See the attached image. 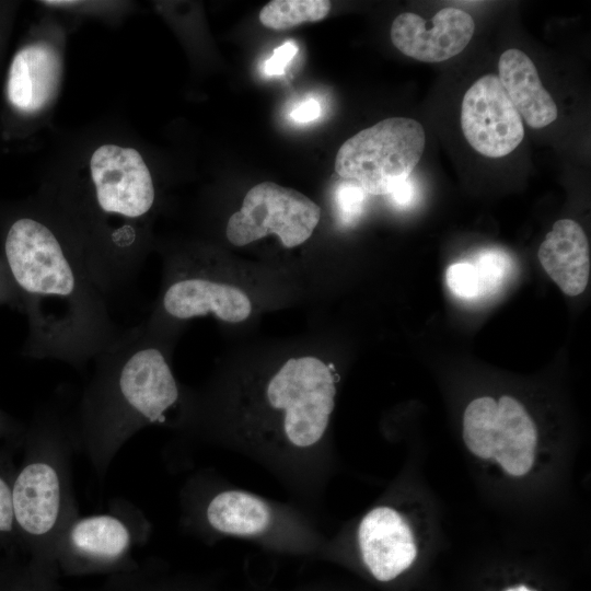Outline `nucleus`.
Instances as JSON below:
<instances>
[{
  "mask_svg": "<svg viewBox=\"0 0 591 591\" xmlns=\"http://www.w3.org/2000/svg\"><path fill=\"white\" fill-rule=\"evenodd\" d=\"M68 242L48 223L21 217L7 231L4 256L28 315V355L80 369L121 331L111 315L109 299Z\"/></svg>",
  "mask_w": 591,
  "mask_h": 591,
  "instance_id": "f257e3e1",
  "label": "nucleus"
},
{
  "mask_svg": "<svg viewBox=\"0 0 591 591\" xmlns=\"http://www.w3.org/2000/svg\"><path fill=\"white\" fill-rule=\"evenodd\" d=\"M174 334L144 323L121 331L95 359L93 374L71 408L78 452L103 480L121 448L140 430L187 409L171 364Z\"/></svg>",
  "mask_w": 591,
  "mask_h": 591,
  "instance_id": "f03ea898",
  "label": "nucleus"
},
{
  "mask_svg": "<svg viewBox=\"0 0 591 591\" xmlns=\"http://www.w3.org/2000/svg\"><path fill=\"white\" fill-rule=\"evenodd\" d=\"M21 445L12 488L20 555L57 570V542L80 514L72 474L78 449L65 397L57 395L36 410Z\"/></svg>",
  "mask_w": 591,
  "mask_h": 591,
  "instance_id": "7ed1b4c3",
  "label": "nucleus"
},
{
  "mask_svg": "<svg viewBox=\"0 0 591 591\" xmlns=\"http://www.w3.org/2000/svg\"><path fill=\"white\" fill-rule=\"evenodd\" d=\"M151 525L130 500L115 497L101 513L77 515L62 531L55 551L60 576H111L139 563L134 552L147 543Z\"/></svg>",
  "mask_w": 591,
  "mask_h": 591,
  "instance_id": "20e7f679",
  "label": "nucleus"
},
{
  "mask_svg": "<svg viewBox=\"0 0 591 591\" xmlns=\"http://www.w3.org/2000/svg\"><path fill=\"white\" fill-rule=\"evenodd\" d=\"M336 378L314 355L290 357L267 379L263 404L286 443L304 450L324 437L335 407Z\"/></svg>",
  "mask_w": 591,
  "mask_h": 591,
  "instance_id": "39448f33",
  "label": "nucleus"
},
{
  "mask_svg": "<svg viewBox=\"0 0 591 591\" xmlns=\"http://www.w3.org/2000/svg\"><path fill=\"white\" fill-rule=\"evenodd\" d=\"M253 301L242 288L224 280L206 257L179 254L169 257L161 292L147 326L177 334L182 324L212 315L228 324L247 321Z\"/></svg>",
  "mask_w": 591,
  "mask_h": 591,
  "instance_id": "423d86ee",
  "label": "nucleus"
},
{
  "mask_svg": "<svg viewBox=\"0 0 591 591\" xmlns=\"http://www.w3.org/2000/svg\"><path fill=\"white\" fill-rule=\"evenodd\" d=\"M426 144L422 126L413 118L390 117L346 140L335 159L336 173L366 193L387 196L407 179Z\"/></svg>",
  "mask_w": 591,
  "mask_h": 591,
  "instance_id": "0eeeda50",
  "label": "nucleus"
},
{
  "mask_svg": "<svg viewBox=\"0 0 591 591\" xmlns=\"http://www.w3.org/2000/svg\"><path fill=\"white\" fill-rule=\"evenodd\" d=\"M321 216V207L302 193L262 182L248 189L241 208L228 219L225 236L241 247L276 235L283 247L293 248L312 236Z\"/></svg>",
  "mask_w": 591,
  "mask_h": 591,
  "instance_id": "6e6552de",
  "label": "nucleus"
},
{
  "mask_svg": "<svg viewBox=\"0 0 591 591\" xmlns=\"http://www.w3.org/2000/svg\"><path fill=\"white\" fill-rule=\"evenodd\" d=\"M90 167L97 210L124 220L142 248L131 223L144 218L155 201L152 177L142 157L132 148L104 144L93 152Z\"/></svg>",
  "mask_w": 591,
  "mask_h": 591,
  "instance_id": "1a4fd4ad",
  "label": "nucleus"
},
{
  "mask_svg": "<svg viewBox=\"0 0 591 591\" xmlns=\"http://www.w3.org/2000/svg\"><path fill=\"white\" fill-rule=\"evenodd\" d=\"M461 127L471 147L482 155L501 158L524 138L522 118L495 74H485L465 92Z\"/></svg>",
  "mask_w": 591,
  "mask_h": 591,
  "instance_id": "9d476101",
  "label": "nucleus"
},
{
  "mask_svg": "<svg viewBox=\"0 0 591 591\" xmlns=\"http://www.w3.org/2000/svg\"><path fill=\"white\" fill-rule=\"evenodd\" d=\"M475 30L472 16L456 8H443L426 21L412 12L398 14L391 40L405 56L422 62H440L459 55Z\"/></svg>",
  "mask_w": 591,
  "mask_h": 591,
  "instance_id": "9b49d317",
  "label": "nucleus"
},
{
  "mask_svg": "<svg viewBox=\"0 0 591 591\" xmlns=\"http://www.w3.org/2000/svg\"><path fill=\"white\" fill-rule=\"evenodd\" d=\"M358 542L363 563L379 581H390L416 559L413 532L399 512L376 507L361 520Z\"/></svg>",
  "mask_w": 591,
  "mask_h": 591,
  "instance_id": "f8f14e48",
  "label": "nucleus"
},
{
  "mask_svg": "<svg viewBox=\"0 0 591 591\" xmlns=\"http://www.w3.org/2000/svg\"><path fill=\"white\" fill-rule=\"evenodd\" d=\"M61 70V59L53 46L35 43L22 48L9 70L10 103L24 113L38 112L57 94Z\"/></svg>",
  "mask_w": 591,
  "mask_h": 591,
  "instance_id": "ddd939ff",
  "label": "nucleus"
},
{
  "mask_svg": "<svg viewBox=\"0 0 591 591\" xmlns=\"http://www.w3.org/2000/svg\"><path fill=\"white\" fill-rule=\"evenodd\" d=\"M538 260L568 296L584 291L590 275V255L587 235L579 223L561 219L554 223L538 248Z\"/></svg>",
  "mask_w": 591,
  "mask_h": 591,
  "instance_id": "4468645a",
  "label": "nucleus"
},
{
  "mask_svg": "<svg viewBox=\"0 0 591 591\" xmlns=\"http://www.w3.org/2000/svg\"><path fill=\"white\" fill-rule=\"evenodd\" d=\"M498 71L505 92L530 127L540 129L557 118V106L526 54L517 48L507 49L499 58Z\"/></svg>",
  "mask_w": 591,
  "mask_h": 591,
  "instance_id": "2eb2a0df",
  "label": "nucleus"
},
{
  "mask_svg": "<svg viewBox=\"0 0 591 591\" xmlns=\"http://www.w3.org/2000/svg\"><path fill=\"white\" fill-rule=\"evenodd\" d=\"M204 520L215 532L252 536L265 532L271 520L268 506L257 496L242 490H223L204 507Z\"/></svg>",
  "mask_w": 591,
  "mask_h": 591,
  "instance_id": "dca6fc26",
  "label": "nucleus"
},
{
  "mask_svg": "<svg viewBox=\"0 0 591 591\" xmlns=\"http://www.w3.org/2000/svg\"><path fill=\"white\" fill-rule=\"evenodd\" d=\"M59 572L20 555L0 554V591H59Z\"/></svg>",
  "mask_w": 591,
  "mask_h": 591,
  "instance_id": "f3484780",
  "label": "nucleus"
},
{
  "mask_svg": "<svg viewBox=\"0 0 591 591\" xmlns=\"http://www.w3.org/2000/svg\"><path fill=\"white\" fill-rule=\"evenodd\" d=\"M332 8L327 0H273L259 12L260 23L270 30L283 31L327 16Z\"/></svg>",
  "mask_w": 591,
  "mask_h": 591,
  "instance_id": "a211bd4d",
  "label": "nucleus"
},
{
  "mask_svg": "<svg viewBox=\"0 0 591 591\" xmlns=\"http://www.w3.org/2000/svg\"><path fill=\"white\" fill-rule=\"evenodd\" d=\"M12 447L14 445L0 444V554L2 555H20L12 502L16 467Z\"/></svg>",
  "mask_w": 591,
  "mask_h": 591,
  "instance_id": "6ab92c4d",
  "label": "nucleus"
},
{
  "mask_svg": "<svg viewBox=\"0 0 591 591\" xmlns=\"http://www.w3.org/2000/svg\"><path fill=\"white\" fill-rule=\"evenodd\" d=\"M90 591H187L163 576L150 563H139L128 571L106 576L96 588Z\"/></svg>",
  "mask_w": 591,
  "mask_h": 591,
  "instance_id": "aec40b11",
  "label": "nucleus"
},
{
  "mask_svg": "<svg viewBox=\"0 0 591 591\" xmlns=\"http://www.w3.org/2000/svg\"><path fill=\"white\" fill-rule=\"evenodd\" d=\"M474 265L482 289V297L495 294L510 276L513 264L510 256L499 248H484L474 255Z\"/></svg>",
  "mask_w": 591,
  "mask_h": 591,
  "instance_id": "412c9836",
  "label": "nucleus"
},
{
  "mask_svg": "<svg viewBox=\"0 0 591 591\" xmlns=\"http://www.w3.org/2000/svg\"><path fill=\"white\" fill-rule=\"evenodd\" d=\"M445 282L450 291L457 298L465 300L482 298L479 278L471 262H459L450 265L445 271Z\"/></svg>",
  "mask_w": 591,
  "mask_h": 591,
  "instance_id": "4be33fe9",
  "label": "nucleus"
},
{
  "mask_svg": "<svg viewBox=\"0 0 591 591\" xmlns=\"http://www.w3.org/2000/svg\"><path fill=\"white\" fill-rule=\"evenodd\" d=\"M366 192L351 182H343L336 189L335 202L340 220L348 224L361 215Z\"/></svg>",
  "mask_w": 591,
  "mask_h": 591,
  "instance_id": "5701e85b",
  "label": "nucleus"
},
{
  "mask_svg": "<svg viewBox=\"0 0 591 591\" xmlns=\"http://www.w3.org/2000/svg\"><path fill=\"white\" fill-rule=\"evenodd\" d=\"M298 45L294 40L285 42L275 48L273 55L266 60L264 70L268 76H280L285 72L287 65L298 53Z\"/></svg>",
  "mask_w": 591,
  "mask_h": 591,
  "instance_id": "b1692460",
  "label": "nucleus"
},
{
  "mask_svg": "<svg viewBox=\"0 0 591 591\" xmlns=\"http://www.w3.org/2000/svg\"><path fill=\"white\" fill-rule=\"evenodd\" d=\"M25 427L16 424L0 409V444L21 445Z\"/></svg>",
  "mask_w": 591,
  "mask_h": 591,
  "instance_id": "393cba45",
  "label": "nucleus"
},
{
  "mask_svg": "<svg viewBox=\"0 0 591 591\" xmlns=\"http://www.w3.org/2000/svg\"><path fill=\"white\" fill-rule=\"evenodd\" d=\"M393 204L397 207L405 208L412 205L415 197V186L412 179H407L397 184L387 195Z\"/></svg>",
  "mask_w": 591,
  "mask_h": 591,
  "instance_id": "a878e982",
  "label": "nucleus"
},
{
  "mask_svg": "<svg viewBox=\"0 0 591 591\" xmlns=\"http://www.w3.org/2000/svg\"><path fill=\"white\" fill-rule=\"evenodd\" d=\"M321 115V105L316 100L310 99L300 103L291 112L290 116L298 123H308L318 118Z\"/></svg>",
  "mask_w": 591,
  "mask_h": 591,
  "instance_id": "bb28decb",
  "label": "nucleus"
},
{
  "mask_svg": "<svg viewBox=\"0 0 591 591\" xmlns=\"http://www.w3.org/2000/svg\"><path fill=\"white\" fill-rule=\"evenodd\" d=\"M491 459H494L497 463H499L502 470L511 476L520 477V476L525 475V473L519 465L515 456L511 455L508 452H505V451L494 452Z\"/></svg>",
  "mask_w": 591,
  "mask_h": 591,
  "instance_id": "cd10ccee",
  "label": "nucleus"
},
{
  "mask_svg": "<svg viewBox=\"0 0 591 591\" xmlns=\"http://www.w3.org/2000/svg\"><path fill=\"white\" fill-rule=\"evenodd\" d=\"M12 288H14V286L11 281L7 265L0 267V300L10 298Z\"/></svg>",
  "mask_w": 591,
  "mask_h": 591,
  "instance_id": "c85d7f7f",
  "label": "nucleus"
},
{
  "mask_svg": "<svg viewBox=\"0 0 591 591\" xmlns=\"http://www.w3.org/2000/svg\"><path fill=\"white\" fill-rule=\"evenodd\" d=\"M505 591H535V590H532V589L528 588L524 584H520V586H517V587L508 588Z\"/></svg>",
  "mask_w": 591,
  "mask_h": 591,
  "instance_id": "c756f323",
  "label": "nucleus"
}]
</instances>
